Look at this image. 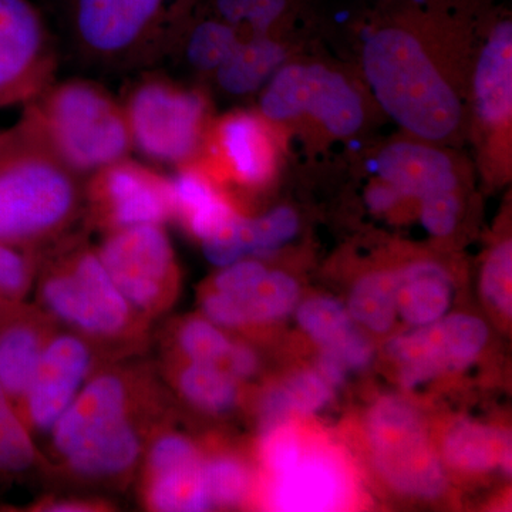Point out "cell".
<instances>
[{"mask_svg":"<svg viewBox=\"0 0 512 512\" xmlns=\"http://www.w3.org/2000/svg\"><path fill=\"white\" fill-rule=\"evenodd\" d=\"M367 431L377 470L399 493L420 498L443 493V464L412 404L397 397L380 400L370 410Z\"/></svg>","mask_w":512,"mask_h":512,"instance_id":"30bf717a","label":"cell"},{"mask_svg":"<svg viewBox=\"0 0 512 512\" xmlns=\"http://www.w3.org/2000/svg\"><path fill=\"white\" fill-rule=\"evenodd\" d=\"M39 298L50 316L89 340L120 342L140 330V312L114 284L96 249H63L43 269Z\"/></svg>","mask_w":512,"mask_h":512,"instance_id":"8992f818","label":"cell"},{"mask_svg":"<svg viewBox=\"0 0 512 512\" xmlns=\"http://www.w3.org/2000/svg\"><path fill=\"white\" fill-rule=\"evenodd\" d=\"M461 190L431 195L420 201V221L434 238H448L456 232L461 218Z\"/></svg>","mask_w":512,"mask_h":512,"instance_id":"8d00e7d4","label":"cell"},{"mask_svg":"<svg viewBox=\"0 0 512 512\" xmlns=\"http://www.w3.org/2000/svg\"><path fill=\"white\" fill-rule=\"evenodd\" d=\"M348 495V474L335 457L305 453L295 466L275 476L272 501L281 511L336 510Z\"/></svg>","mask_w":512,"mask_h":512,"instance_id":"44dd1931","label":"cell"},{"mask_svg":"<svg viewBox=\"0 0 512 512\" xmlns=\"http://www.w3.org/2000/svg\"><path fill=\"white\" fill-rule=\"evenodd\" d=\"M144 504L153 511L211 510L204 480V458L188 437L160 431L148 441Z\"/></svg>","mask_w":512,"mask_h":512,"instance_id":"e0dca14e","label":"cell"},{"mask_svg":"<svg viewBox=\"0 0 512 512\" xmlns=\"http://www.w3.org/2000/svg\"><path fill=\"white\" fill-rule=\"evenodd\" d=\"M288 141L258 110L235 109L214 117L195 160L224 187L261 191L278 177Z\"/></svg>","mask_w":512,"mask_h":512,"instance_id":"9c48e42d","label":"cell"},{"mask_svg":"<svg viewBox=\"0 0 512 512\" xmlns=\"http://www.w3.org/2000/svg\"><path fill=\"white\" fill-rule=\"evenodd\" d=\"M83 205L82 177L25 121L0 131V241L28 252L49 245Z\"/></svg>","mask_w":512,"mask_h":512,"instance_id":"3957f363","label":"cell"},{"mask_svg":"<svg viewBox=\"0 0 512 512\" xmlns=\"http://www.w3.org/2000/svg\"><path fill=\"white\" fill-rule=\"evenodd\" d=\"M33 274L29 252L0 241V296L10 302L22 301L32 285Z\"/></svg>","mask_w":512,"mask_h":512,"instance_id":"d590c367","label":"cell"},{"mask_svg":"<svg viewBox=\"0 0 512 512\" xmlns=\"http://www.w3.org/2000/svg\"><path fill=\"white\" fill-rule=\"evenodd\" d=\"M299 231V217L292 208L278 207L261 217L242 215L237 224V241L242 256H269L291 242Z\"/></svg>","mask_w":512,"mask_h":512,"instance_id":"4dcf8cb0","label":"cell"},{"mask_svg":"<svg viewBox=\"0 0 512 512\" xmlns=\"http://www.w3.org/2000/svg\"><path fill=\"white\" fill-rule=\"evenodd\" d=\"M299 285L282 271L266 272L255 289L241 296L212 291L202 298L205 316L220 328L264 325L288 316L299 302Z\"/></svg>","mask_w":512,"mask_h":512,"instance_id":"7402d4cb","label":"cell"},{"mask_svg":"<svg viewBox=\"0 0 512 512\" xmlns=\"http://www.w3.org/2000/svg\"><path fill=\"white\" fill-rule=\"evenodd\" d=\"M512 242L510 237L495 242L484 259L481 292L485 302L505 318L512 313Z\"/></svg>","mask_w":512,"mask_h":512,"instance_id":"e575fe53","label":"cell"},{"mask_svg":"<svg viewBox=\"0 0 512 512\" xmlns=\"http://www.w3.org/2000/svg\"><path fill=\"white\" fill-rule=\"evenodd\" d=\"M448 466L464 473H485L495 467L511 471V440L501 431L474 421H458L443 441Z\"/></svg>","mask_w":512,"mask_h":512,"instance_id":"d4e9b609","label":"cell"},{"mask_svg":"<svg viewBox=\"0 0 512 512\" xmlns=\"http://www.w3.org/2000/svg\"><path fill=\"white\" fill-rule=\"evenodd\" d=\"M286 59L288 47L279 35L242 36L212 77L225 94L249 96L262 90Z\"/></svg>","mask_w":512,"mask_h":512,"instance_id":"603a6c76","label":"cell"},{"mask_svg":"<svg viewBox=\"0 0 512 512\" xmlns=\"http://www.w3.org/2000/svg\"><path fill=\"white\" fill-rule=\"evenodd\" d=\"M325 348L335 350L336 355L340 357L349 372L365 370L372 363L373 355H375L372 342L360 330L355 329V326L348 330L342 338Z\"/></svg>","mask_w":512,"mask_h":512,"instance_id":"ab89813d","label":"cell"},{"mask_svg":"<svg viewBox=\"0 0 512 512\" xmlns=\"http://www.w3.org/2000/svg\"><path fill=\"white\" fill-rule=\"evenodd\" d=\"M268 268L259 259L244 258L222 266L212 281V289L231 296L251 292L265 278Z\"/></svg>","mask_w":512,"mask_h":512,"instance_id":"f35d334b","label":"cell"},{"mask_svg":"<svg viewBox=\"0 0 512 512\" xmlns=\"http://www.w3.org/2000/svg\"><path fill=\"white\" fill-rule=\"evenodd\" d=\"M333 387L316 370H303L293 375L285 386L266 397L265 430L281 426L291 412L318 413L332 399Z\"/></svg>","mask_w":512,"mask_h":512,"instance_id":"f546056e","label":"cell"},{"mask_svg":"<svg viewBox=\"0 0 512 512\" xmlns=\"http://www.w3.org/2000/svg\"><path fill=\"white\" fill-rule=\"evenodd\" d=\"M121 104L131 144L148 160L180 167L200 157L215 117L204 90L144 74Z\"/></svg>","mask_w":512,"mask_h":512,"instance_id":"52a82bcc","label":"cell"},{"mask_svg":"<svg viewBox=\"0 0 512 512\" xmlns=\"http://www.w3.org/2000/svg\"><path fill=\"white\" fill-rule=\"evenodd\" d=\"M170 178L173 220L202 242L241 217L224 187L198 160L180 165Z\"/></svg>","mask_w":512,"mask_h":512,"instance_id":"d6986e66","label":"cell"},{"mask_svg":"<svg viewBox=\"0 0 512 512\" xmlns=\"http://www.w3.org/2000/svg\"><path fill=\"white\" fill-rule=\"evenodd\" d=\"M49 338L46 320L19 302L0 315V387L18 413Z\"/></svg>","mask_w":512,"mask_h":512,"instance_id":"ffe728a7","label":"cell"},{"mask_svg":"<svg viewBox=\"0 0 512 512\" xmlns=\"http://www.w3.org/2000/svg\"><path fill=\"white\" fill-rule=\"evenodd\" d=\"M96 251L114 284L137 312L151 318L174 302L178 266L163 225L107 232Z\"/></svg>","mask_w":512,"mask_h":512,"instance_id":"8fae6325","label":"cell"},{"mask_svg":"<svg viewBox=\"0 0 512 512\" xmlns=\"http://www.w3.org/2000/svg\"><path fill=\"white\" fill-rule=\"evenodd\" d=\"M397 315L409 325L424 326L447 315L453 284L443 266L417 261L397 271Z\"/></svg>","mask_w":512,"mask_h":512,"instance_id":"cb8c5ba5","label":"cell"},{"mask_svg":"<svg viewBox=\"0 0 512 512\" xmlns=\"http://www.w3.org/2000/svg\"><path fill=\"white\" fill-rule=\"evenodd\" d=\"M56 36L35 0H0V110L25 106L55 82Z\"/></svg>","mask_w":512,"mask_h":512,"instance_id":"7c38bea8","label":"cell"},{"mask_svg":"<svg viewBox=\"0 0 512 512\" xmlns=\"http://www.w3.org/2000/svg\"><path fill=\"white\" fill-rule=\"evenodd\" d=\"M9 303L10 301H6V299H3L2 296H0V315L5 311L6 306H8Z\"/></svg>","mask_w":512,"mask_h":512,"instance_id":"f6af8a7d","label":"cell"},{"mask_svg":"<svg viewBox=\"0 0 512 512\" xmlns=\"http://www.w3.org/2000/svg\"><path fill=\"white\" fill-rule=\"evenodd\" d=\"M261 453L268 470L279 476L295 466L303 454V447L298 436L286 424H281L265 430Z\"/></svg>","mask_w":512,"mask_h":512,"instance_id":"74e56055","label":"cell"},{"mask_svg":"<svg viewBox=\"0 0 512 512\" xmlns=\"http://www.w3.org/2000/svg\"><path fill=\"white\" fill-rule=\"evenodd\" d=\"M468 165L450 147L406 136L377 151L373 173L406 200L421 201L431 195L460 191Z\"/></svg>","mask_w":512,"mask_h":512,"instance_id":"ac0fdd59","label":"cell"},{"mask_svg":"<svg viewBox=\"0 0 512 512\" xmlns=\"http://www.w3.org/2000/svg\"><path fill=\"white\" fill-rule=\"evenodd\" d=\"M467 138L485 180L500 184L512 168V22L491 15L471 69Z\"/></svg>","mask_w":512,"mask_h":512,"instance_id":"ba28073f","label":"cell"},{"mask_svg":"<svg viewBox=\"0 0 512 512\" xmlns=\"http://www.w3.org/2000/svg\"><path fill=\"white\" fill-rule=\"evenodd\" d=\"M94 350L76 332L47 339L19 414L30 433H50L92 375Z\"/></svg>","mask_w":512,"mask_h":512,"instance_id":"2e32d148","label":"cell"},{"mask_svg":"<svg viewBox=\"0 0 512 512\" xmlns=\"http://www.w3.org/2000/svg\"><path fill=\"white\" fill-rule=\"evenodd\" d=\"M487 340L483 320L456 313L396 336L387 352L399 363L402 386L416 389L444 373L466 369L483 352Z\"/></svg>","mask_w":512,"mask_h":512,"instance_id":"5bb4252c","label":"cell"},{"mask_svg":"<svg viewBox=\"0 0 512 512\" xmlns=\"http://www.w3.org/2000/svg\"><path fill=\"white\" fill-rule=\"evenodd\" d=\"M493 13L485 0H397L370 20L363 77L406 136L446 147L467 140L471 69Z\"/></svg>","mask_w":512,"mask_h":512,"instance_id":"6da1fadb","label":"cell"},{"mask_svg":"<svg viewBox=\"0 0 512 512\" xmlns=\"http://www.w3.org/2000/svg\"><path fill=\"white\" fill-rule=\"evenodd\" d=\"M84 204L106 232L173 220L170 178L128 157L89 175Z\"/></svg>","mask_w":512,"mask_h":512,"instance_id":"4fadbf2b","label":"cell"},{"mask_svg":"<svg viewBox=\"0 0 512 512\" xmlns=\"http://www.w3.org/2000/svg\"><path fill=\"white\" fill-rule=\"evenodd\" d=\"M177 348L192 363L221 365L227 359L232 342L220 326L207 318H190L177 329Z\"/></svg>","mask_w":512,"mask_h":512,"instance_id":"836d02e7","label":"cell"},{"mask_svg":"<svg viewBox=\"0 0 512 512\" xmlns=\"http://www.w3.org/2000/svg\"><path fill=\"white\" fill-rule=\"evenodd\" d=\"M259 113L292 134L349 140L365 126L366 100L348 74L328 64L286 62L262 87Z\"/></svg>","mask_w":512,"mask_h":512,"instance_id":"5b68a950","label":"cell"},{"mask_svg":"<svg viewBox=\"0 0 512 512\" xmlns=\"http://www.w3.org/2000/svg\"><path fill=\"white\" fill-rule=\"evenodd\" d=\"M323 379L335 389V387L342 386L346 382L349 370L343 365L340 357L336 355L335 350L330 348H322L318 359V370Z\"/></svg>","mask_w":512,"mask_h":512,"instance_id":"7bdbcfd3","label":"cell"},{"mask_svg":"<svg viewBox=\"0 0 512 512\" xmlns=\"http://www.w3.org/2000/svg\"><path fill=\"white\" fill-rule=\"evenodd\" d=\"M140 382L128 370L107 369L90 376L50 431L57 456L64 461L138 416Z\"/></svg>","mask_w":512,"mask_h":512,"instance_id":"9a60e30c","label":"cell"},{"mask_svg":"<svg viewBox=\"0 0 512 512\" xmlns=\"http://www.w3.org/2000/svg\"><path fill=\"white\" fill-rule=\"evenodd\" d=\"M204 480L212 507H235L251 491V473L234 456H215L204 460Z\"/></svg>","mask_w":512,"mask_h":512,"instance_id":"1f68e13d","label":"cell"},{"mask_svg":"<svg viewBox=\"0 0 512 512\" xmlns=\"http://www.w3.org/2000/svg\"><path fill=\"white\" fill-rule=\"evenodd\" d=\"M200 0H56L67 46L103 72L146 70L173 55Z\"/></svg>","mask_w":512,"mask_h":512,"instance_id":"7a4b0ae2","label":"cell"},{"mask_svg":"<svg viewBox=\"0 0 512 512\" xmlns=\"http://www.w3.org/2000/svg\"><path fill=\"white\" fill-rule=\"evenodd\" d=\"M97 504L84 500H57L40 505L39 510L56 512H86L96 510Z\"/></svg>","mask_w":512,"mask_h":512,"instance_id":"ee69618b","label":"cell"},{"mask_svg":"<svg viewBox=\"0 0 512 512\" xmlns=\"http://www.w3.org/2000/svg\"><path fill=\"white\" fill-rule=\"evenodd\" d=\"M403 200L406 198L396 188L377 180V178L366 192L367 207L377 214L393 211Z\"/></svg>","mask_w":512,"mask_h":512,"instance_id":"b9f144b4","label":"cell"},{"mask_svg":"<svg viewBox=\"0 0 512 512\" xmlns=\"http://www.w3.org/2000/svg\"><path fill=\"white\" fill-rule=\"evenodd\" d=\"M241 39L237 29L198 5L181 33L173 55L180 53L192 72L214 76Z\"/></svg>","mask_w":512,"mask_h":512,"instance_id":"484cf974","label":"cell"},{"mask_svg":"<svg viewBox=\"0 0 512 512\" xmlns=\"http://www.w3.org/2000/svg\"><path fill=\"white\" fill-rule=\"evenodd\" d=\"M202 9L242 36L279 35L293 12V0H200Z\"/></svg>","mask_w":512,"mask_h":512,"instance_id":"f1b7e54d","label":"cell"},{"mask_svg":"<svg viewBox=\"0 0 512 512\" xmlns=\"http://www.w3.org/2000/svg\"><path fill=\"white\" fill-rule=\"evenodd\" d=\"M238 380L221 365L192 363L177 373L178 392L185 402L205 413L222 414L234 409L238 402Z\"/></svg>","mask_w":512,"mask_h":512,"instance_id":"83f0119b","label":"cell"},{"mask_svg":"<svg viewBox=\"0 0 512 512\" xmlns=\"http://www.w3.org/2000/svg\"><path fill=\"white\" fill-rule=\"evenodd\" d=\"M225 362L228 365V372L237 380L249 379L259 369L258 355L245 343H232Z\"/></svg>","mask_w":512,"mask_h":512,"instance_id":"60d3db41","label":"cell"},{"mask_svg":"<svg viewBox=\"0 0 512 512\" xmlns=\"http://www.w3.org/2000/svg\"><path fill=\"white\" fill-rule=\"evenodd\" d=\"M22 120L80 177L133 150L123 104L93 80L50 83L23 106Z\"/></svg>","mask_w":512,"mask_h":512,"instance_id":"277c9868","label":"cell"},{"mask_svg":"<svg viewBox=\"0 0 512 512\" xmlns=\"http://www.w3.org/2000/svg\"><path fill=\"white\" fill-rule=\"evenodd\" d=\"M397 284V271H375L362 276L350 293V318L370 332H389L397 318Z\"/></svg>","mask_w":512,"mask_h":512,"instance_id":"4316f807","label":"cell"},{"mask_svg":"<svg viewBox=\"0 0 512 512\" xmlns=\"http://www.w3.org/2000/svg\"><path fill=\"white\" fill-rule=\"evenodd\" d=\"M296 320L303 332L325 348L353 328L348 308L332 298H312L296 309Z\"/></svg>","mask_w":512,"mask_h":512,"instance_id":"d6a6232c","label":"cell"}]
</instances>
